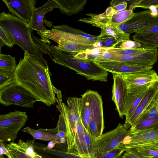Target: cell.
I'll list each match as a JSON object with an SVG mask.
<instances>
[{
	"instance_id": "1f68e13d",
	"label": "cell",
	"mask_w": 158,
	"mask_h": 158,
	"mask_svg": "<svg viewBox=\"0 0 158 158\" xmlns=\"http://www.w3.org/2000/svg\"><path fill=\"white\" fill-rule=\"evenodd\" d=\"M134 148L145 156L150 158H158V146L146 145Z\"/></svg>"
},
{
	"instance_id": "4316f807",
	"label": "cell",
	"mask_w": 158,
	"mask_h": 158,
	"mask_svg": "<svg viewBox=\"0 0 158 158\" xmlns=\"http://www.w3.org/2000/svg\"><path fill=\"white\" fill-rule=\"evenodd\" d=\"M134 14L133 10L129 9L115 11L111 17V24L114 26L117 27L130 19Z\"/></svg>"
},
{
	"instance_id": "7bdbcfd3",
	"label": "cell",
	"mask_w": 158,
	"mask_h": 158,
	"mask_svg": "<svg viewBox=\"0 0 158 158\" xmlns=\"http://www.w3.org/2000/svg\"><path fill=\"white\" fill-rule=\"evenodd\" d=\"M81 121L83 124L86 130L88 131L89 124L91 121V119L89 118L82 114H81Z\"/></svg>"
},
{
	"instance_id": "f1b7e54d",
	"label": "cell",
	"mask_w": 158,
	"mask_h": 158,
	"mask_svg": "<svg viewBox=\"0 0 158 158\" xmlns=\"http://www.w3.org/2000/svg\"><path fill=\"white\" fill-rule=\"evenodd\" d=\"M15 57L10 55L0 54V69L14 72L16 68Z\"/></svg>"
},
{
	"instance_id": "30bf717a",
	"label": "cell",
	"mask_w": 158,
	"mask_h": 158,
	"mask_svg": "<svg viewBox=\"0 0 158 158\" xmlns=\"http://www.w3.org/2000/svg\"><path fill=\"white\" fill-rule=\"evenodd\" d=\"M146 145L158 146V124L149 129L131 133L116 148L125 151Z\"/></svg>"
},
{
	"instance_id": "f35d334b",
	"label": "cell",
	"mask_w": 158,
	"mask_h": 158,
	"mask_svg": "<svg viewBox=\"0 0 158 158\" xmlns=\"http://www.w3.org/2000/svg\"><path fill=\"white\" fill-rule=\"evenodd\" d=\"M128 0H112L110 4L116 12L126 10Z\"/></svg>"
},
{
	"instance_id": "7dc6e473",
	"label": "cell",
	"mask_w": 158,
	"mask_h": 158,
	"mask_svg": "<svg viewBox=\"0 0 158 158\" xmlns=\"http://www.w3.org/2000/svg\"><path fill=\"white\" fill-rule=\"evenodd\" d=\"M0 158H5L3 155L0 154Z\"/></svg>"
},
{
	"instance_id": "f546056e",
	"label": "cell",
	"mask_w": 158,
	"mask_h": 158,
	"mask_svg": "<svg viewBox=\"0 0 158 158\" xmlns=\"http://www.w3.org/2000/svg\"><path fill=\"white\" fill-rule=\"evenodd\" d=\"M158 124V115L152 118L144 120L131 127L129 130L131 133L151 128Z\"/></svg>"
},
{
	"instance_id": "4fadbf2b",
	"label": "cell",
	"mask_w": 158,
	"mask_h": 158,
	"mask_svg": "<svg viewBox=\"0 0 158 158\" xmlns=\"http://www.w3.org/2000/svg\"><path fill=\"white\" fill-rule=\"evenodd\" d=\"M14 15L29 24L35 7V0H2Z\"/></svg>"
},
{
	"instance_id": "cb8c5ba5",
	"label": "cell",
	"mask_w": 158,
	"mask_h": 158,
	"mask_svg": "<svg viewBox=\"0 0 158 158\" xmlns=\"http://www.w3.org/2000/svg\"><path fill=\"white\" fill-rule=\"evenodd\" d=\"M111 48L104 47L96 48L84 52L75 53L74 56L76 58L81 60L94 61L95 60L99 58L105 52Z\"/></svg>"
},
{
	"instance_id": "b9f144b4",
	"label": "cell",
	"mask_w": 158,
	"mask_h": 158,
	"mask_svg": "<svg viewBox=\"0 0 158 158\" xmlns=\"http://www.w3.org/2000/svg\"><path fill=\"white\" fill-rule=\"evenodd\" d=\"M137 34L141 35L158 34V25L140 31Z\"/></svg>"
},
{
	"instance_id": "5bb4252c",
	"label": "cell",
	"mask_w": 158,
	"mask_h": 158,
	"mask_svg": "<svg viewBox=\"0 0 158 158\" xmlns=\"http://www.w3.org/2000/svg\"><path fill=\"white\" fill-rule=\"evenodd\" d=\"M120 75L125 81L127 89L158 83V75L155 70L152 69Z\"/></svg>"
},
{
	"instance_id": "603a6c76",
	"label": "cell",
	"mask_w": 158,
	"mask_h": 158,
	"mask_svg": "<svg viewBox=\"0 0 158 158\" xmlns=\"http://www.w3.org/2000/svg\"><path fill=\"white\" fill-rule=\"evenodd\" d=\"M57 49L69 53H78L96 48L94 44H86L77 43L61 40L58 41Z\"/></svg>"
},
{
	"instance_id": "d6986e66",
	"label": "cell",
	"mask_w": 158,
	"mask_h": 158,
	"mask_svg": "<svg viewBox=\"0 0 158 158\" xmlns=\"http://www.w3.org/2000/svg\"><path fill=\"white\" fill-rule=\"evenodd\" d=\"M115 12L112 6L109 7L102 13L96 14L89 13L86 14L87 17L81 18L78 21L101 29L112 24L111 17Z\"/></svg>"
},
{
	"instance_id": "ee69618b",
	"label": "cell",
	"mask_w": 158,
	"mask_h": 158,
	"mask_svg": "<svg viewBox=\"0 0 158 158\" xmlns=\"http://www.w3.org/2000/svg\"><path fill=\"white\" fill-rule=\"evenodd\" d=\"M153 107H156L158 109V91L153 100L146 110L148 109Z\"/></svg>"
},
{
	"instance_id": "c3c4849f",
	"label": "cell",
	"mask_w": 158,
	"mask_h": 158,
	"mask_svg": "<svg viewBox=\"0 0 158 158\" xmlns=\"http://www.w3.org/2000/svg\"><path fill=\"white\" fill-rule=\"evenodd\" d=\"M122 155L121 156H119V157H117L116 158H122Z\"/></svg>"
},
{
	"instance_id": "5b68a950",
	"label": "cell",
	"mask_w": 158,
	"mask_h": 158,
	"mask_svg": "<svg viewBox=\"0 0 158 158\" xmlns=\"http://www.w3.org/2000/svg\"><path fill=\"white\" fill-rule=\"evenodd\" d=\"M131 134L123 124L119 123L114 129L97 138H92L95 157L98 158L114 150Z\"/></svg>"
},
{
	"instance_id": "e575fe53",
	"label": "cell",
	"mask_w": 158,
	"mask_h": 158,
	"mask_svg": "<svg viewBox=\"0 0 158 158\" xmlns=\"http://www.w3.org/2000/svg\"><path fill=\"white\" fill-rule=\"evenodd\" d=\"M158 115V109L156 107H153L146 110L140 115L134 124L131 127L134 126L144 120L154 118Z\"/></svg>"
},
{
	"instance_id": "681fc988",
	"label": "cell",
	"mask_w": 158,
	"mask_h": 158,
	"mask_svg": "<svg viewBox=\"0 0 158 158\" xmlns=\"http://www.w3.org/2000/svg\"><path fill=\"white\" fill-rule=\"evenodd\" d=\"M156 8H158V5L154 6Z\"/></svg>"
},
{
	"instance_id": "d4e9b609",
	"label": "cell",
	"mask_w": 158,
	"mask_h": 158,
	"mask_svg": "<svg viewBox=\"0 0 158 158\" xmlns=\"http://www.w3.org/2000/svg\"><path fill=\"white\" fill-rule=\"evenodd\" d=\"M99 36L109 35L115 38L119 43L130 40V35L120 30L117 27L110 25L101 29Z\"/></svg>"
},
{
	"instance_id": "d6a6232c",
	"label": "cell",
	"mask_w": 158,
	"mask_h": 158,
	"mask_svg": "<svg viewBox=\"0 0 158 158\" xmlns=\"http://www.w3.org/2000/svg\"><path fill=\"white\" fill-rule=\"evenodd\" d=\"M158 5V0H134L129 5V10H133L135 8L150 9L152 6Z\"/></svg>"
},
{
	"instance_id": "ba28073f",
	"label": "cell",
	"mask_w": 158,
	"mask_h": 158,
	"mask_svg": "<svg viewBox=\"0 0 158 158\" xmlns=\"http://www.w3.org/2000/svg\"><path fill=\"white\" fill-rule=\"evenodd\" d=\"M28 117L26 112L15 110L0 115V141L13 142L18 131L26 124Z\"/></svg>"
},
{
	"instance_id": "74e56055",
	"label": "cell",
	"mask_w": 158,
	"mask_h": 158,
	"mask_svg": "<svg viewBox=\"0 0 158 158\" xmlns=\"http://www.w3.org/2000/svg\"><path fill=\"white\" fill-rule=\"evenodd\" d=\"M122 158H150L145 156L135 148H130L126 150L122 156Z\"/></svg>"
},
{
	"instance_id": "9a60e30c",
	"label": "cell",
	"mask_w": 158,
	"mask_h": 158,
	"mask_svg": "<svg viewBox=\"0 0 158 158\" xmlns=\"http://www.w3.org/2000/svg\"><path fill=\"white\" fill-rule=\"evenodd\" d=\"M113 78L112 100L115 103L120 117L123 118L128 93L126 84L121 75L112 73Z\"/></svg>"
},
{
	"instance_id": "ffe728a7",
	"label": "cell",
	"mask_w": 158,
	"mask_h": 158,
	"mask_svg": "<svg viewBox=\"0 0 158 158\" xmlns=\"http://www.w3.org/2000/svg\"><path fill=\"white\" fill-rule=\"evenodd\" d=\"M58 6L60 13L71 16L82 11L87 0H53Z\"/></svg>"
},
{
	"instance_id": "60d3db41",
	"label": "cell",
	"mask_w": 158,
	"mask_h": 158,
	"mask_svg": "<svg viewBox=\"0 0 158 158\" xmlns=\"http://www.w3.org/2000/svg\"><path fill=\"white\" fill-rule=\"evenodd\" d=\"M124 152V150L116 148L114 150L97 158H116L122 155Z\"/></svg>"
},
{
	"instance_id": "ab89813d",
	"label": "cell",
	"mask_w": 158,
	"mask_h": 158,
	"mask_svg": "<svg viewBox=\"0 0 158 158\" xmlns=\"http://www.w3.org/2000/svg\"><path fill=\"white\" fill-rule=\"evenodd\" d=\"M141 46V44L139 42L129 40L121 42L119 48L124 49H133L139 48Z\"/></svg>"
},
{
	"instance_id": "277c9868",
	"label": "cell",
	"mask_w": 158,
	"mask_h": 158,
	"mask_svg": "<svg viewBox=\"0 0 158 158\" xmlns=\"http://www.w3.org/2000/svg\"><path fill=\"white\" fill-rule=\"evenodd\" d=\"M37 101L35 97L14 78L0 87V103L4 106L15 105L31 108Z\"/></svg>"
},
{
	"instance_id": "2e32d148",
	"label": "cell",
	"mask_w": 158,
	"mask_h": 158,
	"mask_svg": "<svg viewBox=\"0 0 158 158\" xmlns=\"http://www.w3.org/2000/svg\"><path fill=\"white\" fill-rule=\"evenodd\" d=\"M96 63L107 72L119 74L147 71L152 69L153 67L114 61H104Z\"/></svg>"
},
{
	"instance_id": "44dd1931",
	"label": "cell",
	"mask_w": 158,
	"mask_h": 158,
	"mask_svg": "<svg viewBox=\"0 0 158 158\" xmlns=\"http://www.w3.org/2000/svg\"><path fill=\"white\" fill-rule=\"evenodd\" d=\"M22 131L30 134L35 139L55 142L58 130L56 127L50 129H34L27 127L23 128Z\"/></svg>"
},
{
	"instance_id": "52a82bcc",
	"label": "cell",
	"mask_w": 158,
	"mask_h": 158,
	"mask_svg": "<svg viewBox=\"0 0 158 158\" xmlns=\"http://www.w3.org/2000/svg\"><path fill=\"white\" fill-rule=\"evenodd\" d=\"M80 102L81 114L89 118L103 132L104 124L102 96L97 91L89 90L81 95Z\"/></svg>"
},
{
	"instance_id": "bcb514c9",
	"label": "cell",
	"mask_w": 158,
	"mask_h": 158,
	"mask_svg": "<svg viewBox=\"0 0 158 158\" xmlns=\"http://www.w3.org/2000/svg\"><path fill=\"white\" fill-rule=\"evenodd\" d=\"M29 155L33 158H46L38 154L34 150L31 151Z\"/></svg>"
},
{
	"instance_id": "3957f363",
	"label": "cell",
	"mask_w": 158,
	"mask_h": 158,
	"mask_svg": "<svg viewBox=\"0 0 158 158\" xmlns=\"http://www.w3.org/2000/svg\"><path fill=\"white\" fill-rule=\"evenodd\" d=\"M0 26L10 35L15 44L32 56L40 59L43 54L34 43L32 38L33 30L29 24L12 14L3 11L0 14Z\"/></svg>"
},
{
	"instance_id": "e0dca14e",
	"label": "cell",
	"mask_w": 158,
	"mask_h": 158,
	"mask_svg": "<svg viewBox=\"0 0 158 158\" xmlns=\"http://www.w3.org/2000/svg\"><path fill=\"white\" fill-rule=\"evenodd\" d=\"M32 145L34 151L39 155L46 158H96L80 156L69 153L60 144H56L52 148H49L47 145L35 142L33 140Z\"/></svg>"
},
{
	"instance_id": "8fae6325",
	"label": "cell",
	"mask_w": 158,
	"mask_h": 158,
	"mask_svg": "<svg viewBox=\"0 0 158 158\" xmlns=\"http://www.w3.org/2000/svg\"><path fill=\"white\" fill-rule=\"evenodd\" d=\"M59 8L57 5L53 0H49L42 6L36 8L33 11L29 23L32 30H35L41 36V40L45 43L50 44L49 40L44 37L43 34L47 29L43 24L45 14L53 10L54 9Z\"/></svg>"
},
{
	"instance_id": "7c38bea8",
	"label": "cell",
	"mask_w": 158,
	"mask_h": 158,
	"mask_svg": "<svg viewBox=\"0 0 158 158\" xmlns=\"http://www.w3.org/2000/svg\"><path fill=\"white\" fill-rule=\"evenodd\" d=\"M109 52L111 53L110 57L109 60L107 61H118L143 66H153L158 58V50L157 48L134 56L120 55Z\"/></svg>"
},
{
	"instance_id": "83f0119b",
	"label": "cell",
	"mask_w": 158,
	"mask_h": 158,
	"mask_svg": "<svg viewBox=\"0 0 158 158\" xmlns=\"http://www.w3.org/2000/svg\"><path fill=\"white\" fill-rule=\"evenodd\" d=\"M132 38L134 41L139 42L144 46L158 47V34L141 35L135 33Z\"/></svg>"
},
{
	"instance_id": "9c48e42d",
	"label": "cell",
	"mask_w": 158,
	"mask_h": 158,
	"mask_svg": "<svg viewBox=\"0 0 158 158\" xmlns=\"http://www.w3.org/2000/svg\"><path fill=\"white\" fill-rule=\"evenodd\" d=\"M158 25V12H153L150 9L134 13V15L126 22L118 26L120 31L130 34Z\"/></svg>"
},
{
	"instance_id": "7a4b0ae2",
	"label": "cell",
	"mask_w": 158,
	"mask_h": 158,
	"mask_svg": "<svg viewBox=\"0 0 158 158\" xmlns=\"http://www.w3.org/2000/svg\"><path fill=\"white\" fill-rule=\"evenodd\" d=\"M44 54H48L55 63L75 71L88 80L106 82L108 73L94 61L75 57V53H69L57 49L56 46L44 43Z\"/></svg>"
},
{
	"instance_id": "4dcf8cb0",
	"label": "cell",
	"mask_w": 158,
	"mask_h": 158,
	"mask_svg": "<svg viewBox=\"0 0 158 158\" xmlns=\"http://www.w3.org/2000/svg\"><path fill=\"white\" fill-rule=\"evenodd\" d=\"M158 91V83L153 84L149 88L139 105L142 106L145 110L153 100Z\"/></svg>"
},
{
	"instance_id": "d590c367",
	"label": "cell",
	"mask_w": 158,
	"mask_h": 158,
	"mask_svg": "<svg viewBox=\"0 0 158 158\" xmlns=\"http://www.w3.org/2000/svg\"><path fill=\"white\" fill-rule=\"evenodd\" d=\"M0 42L9 47H13L15 44L11 36L1 26H0Z\"/></svg>"
},
{
	"instance_id": "836d02e7",
	"label": "cell",
	"mask_w": 158,
	"mask_h": 158,
	"mask_svg": "<svg viewBox=\"0 0 158 158\" xmlns=\"http://www.w3.org/2000/svg\"><path fill=\"white\" fill-rule=\"evenodd\" d=\"M96 41L101 42L102 44L103 47L108 48L115 47L119 43L115 38L109 35L101 36L98 35Z\"/></svg>"
},
{
	"instance_id": "6da1fadb",
	"label": "cell",
	"mask_w": 158,
	"mask_h": 158,
	"mask_svg": "<svg viewBox=\"0 0 158 158\" xmlns=\"http://www.w3.org/2000/svg\"><path fill=\"white\" fill-rule=\"evenodd\" d=\"M47 61L24 52L14 72V78L31 93L38 101L49 107L56 102L57 89L51 79Z\"/></svg>"
},
{
	"instance_id": "f6af8a7d",
	"label": "cell",
	"mask_w": 158,
	"mask_h": 158,
	"mask_svg": "<svg viewBox=\"0 0 158 158\" xmlns=\"http://www.w3.org/2000/svg\"><path fill=\"white\" fill-rule=\"evenodd\" d=\"M4 143L0 141V154L6 155L8 158H9V153L5 147Z\"/></svg>"
},
{
	"instance_id": "8992f818",
	"label": "cell",
	"mask_w": 158,
	"mask_h": 158,
	"mask_svg": "<svg viewBox=\"0 0 158 158\" xmlns=\"http://www.w3.org/2000/svg\"><path fill=\"white\" fill-rule=\"evenodd\" d=\"M43 35L46 38L57 43L65 40L86 44H94L98 36L90 35L67 25L53 26L51 30H47Z\"/></svg>"
},
{
	"instance_id": "7402d4cb",
	"label": "cell",
	"mask_w": 158,
	"mask_h": 158,
	"mask_svg": "<svg viewBox=\"0 0 158 158\" xmlns=\"http://www.w3.org/2000/svg\"><path fill=\"white\" fill-rule=\"evenodd\" d=\"M9 153V158H33L28 154L26 142L21 139L18 143L9 142L4 143Z\"/></svg>"
},
{
	"instance_id": "8d00e7d4",
	"label": "cell",
	"mask_w": 158,
	"mask_h": 158,
	"mask_svg": "<svg viewBox=\"0 0 158 158\" xmlns=\"http://www.w3.org/2000/svg\"><path fill=\"white\" fill-rule=\"evenodd\" d=\"M14 75V72L0 69V87L13 80Z\"/></svg>"
},
{
	"instance_id": "484cf974",
	"label": "cell",
	"mask_w": 158,
	"mask_h": 158,
	"mask_svg": "<svg viewBox=\"0 0 158 158\" xmlns=\"http://www.w3.org/2000/svg\"><path fill=\"white\" fill-rule=\"evenodd\" d=\"M155 48H156L153 46L143 45L140 47L133 49H124L114 47L108 51L120 55L134 56L151 50Z\"/></svg>"
},
{
	"instance_id": "ac0fdd59",
	"label": "cell",
	"mask_w": 158,
	"mask_h": 158,
	"mask_svg": "<svg viewBox=\"0 0 158 158\" xmlns=\"http://www.w3.org/2000/svg\"><path fill=\"white\" fill-rule=\"evenodd\" d=\"M152 84L128 89L125 109V122L127 121L139 105L143 96Z\"/></svg>"
}]
</instances>
